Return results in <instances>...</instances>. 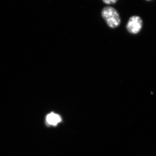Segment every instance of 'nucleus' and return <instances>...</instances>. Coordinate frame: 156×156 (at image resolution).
<instances>
[{
	"label": "nucleus",
	"mask_w": 156,
	"mask_h": 156,
	"mask_svg": "<svg viewBox=\"0 0 156 156\" xmlns=\"http://www.w3.org/2000/svg\"><path fill=\"white\" fill-rule=\"evenodd\" d=\"M101 15L111 28H116L121 23L119 14L116 10L112 7H106L104 8L101 11Z\"/></svg>",
	"instance_id": "nucleus-1"
},
{
	"label": "nucleus",
	"mask_w": 156,
	"mask_h": 156,
	"mask_svg": "<svg viewBox=\"0 0 156 156\" xmlns=\"http://www.w3.org/2000/svg\"><path fill=\"white\" fill-rule=\"evenodd\" d=\"M143 26V21L139 16H134L128 20L126 28L130 33L138 34L141 30Z\"/></svg>",
	"instance_id": "nucleus-2"
},
{
	"label": "nucleus",
	"mask_w": 156,
	"mask_h": 156,
	"mask_svg": "<svg viewBox=\"0 0 156 156\" xmlns=\"http://www.w3.org/2000/svg\"><path fill=\"white\" fill-rule=\"evenodd\" d=\"M61 120L59 115L53 112L50 113L46 117V122L50 126H56L61 122Z\"/></svg>",
	"instance_id": "nucleus-3"
},
{
	"label": "nucleus",
	"mask_w": 156,
	"mask_h": 156,
	"mask_svg": "<svg viewBox=\"0 0 156 156\" xmlns=\"http://www.w3.org/2000/svg\"><path fill=\"white\" fill-rule=\"evenodd\" d=\"M103 2L108 5L115 4L118 0H102Z\"/></svg>",
	"instance_id": "nucleus-4"
},
{
	"label": "nucleus",
	"mask_w": 156,
	"mask_h": 156,
	"mask_svg": "<svg viewBox=\"0 0 156 156\" xmlns=\"http://www.w3.org/2000/svg\"><path fill=\"white\" fill-rule=\"evenodd\" d=\"M147 1H149V0H147Z\"/></svg>",
	"instance_id": "nucleus-5"
}]
</instances>
